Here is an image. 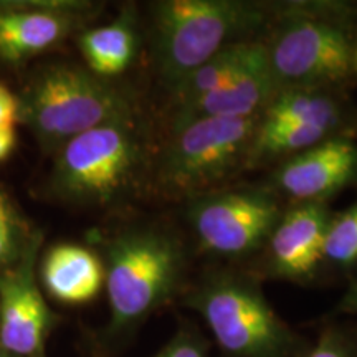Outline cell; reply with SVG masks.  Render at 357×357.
<instances>
[{"label": "cell", "mask_w": 357, "mask_h": 357, "mask_svg": "<svg viewBox=\"0 0 357 357\" xmlns=\"http://www.w3.org/2000/svg\"><path fill=\"white\" fill-rule=\"evenodd\" d=\"M339 310L342 312H347V314H357V280L351 284L349 291L346 293V296L342 298Z\"/></svg>", "instance_id": "cell-24"}, {"label": "cell", "mask_w": 357, "mask_h": 357, "mask_svg": "<svg viewBox=\"0 0 357 357\" xmlns=\"http://www.w3.org/2000/svg\"><path fill=\"white\" fill-rule=\"evenodd\" d=\"M42 280L56 301L84 305L100 294L105 284V266L91 250L75 243H61L45 255Z\"/></svg>", "instance_id": "cell-14"}, {"label": "cell", "mask_w": 357, "mask_h": 357, "mask_svg": "<svg viewBox=\"0 0 357 357\" xmlns=\"http://www.w3.org/2000/svg\"><path fill=\"white\" fill-rule=\"evenodd\" d=\"M151 10L154 65L171 93L227 47L263 40L278 7L245 0H162Z\"/></svg>", "instance_id": "cell-1"}, {"label": "cell", "mask_w": 357, "mask_h": 357, "mask_svg": "<svg viewBox=\"0 0 357 357\" xmlns=\"http://www.w3.org/2000/svg\"><path fill=\"white\" fill-rule=\"evenodd\" d=\"M323 261L339 268H349L357 263V204L329 218L323 243Z\"/></svg>", "instance_id": "cell-18"}, {"label": "cell", "mask_w": 357, "mask_h": 357, "mask_svg": "<svg viewBox=\"0 0 357 357\" xmlns=\"http://www.w3.org/2000/svg\"><path fill=\"white\" fill-rule=\"evenodd\" d=\"M185 248L172 231L146 227L108 243L105 281L111 328L139 323L177 296L185 278Z\"/></svg>", "instance_id": "cell-4"}, {"label": "cell", "mask_w": 357, "mask_h": 357, "mask_svg": "<svg viewBox=\"0 0 357 357\" xmlns=\"http://www.w3.org/2000/svg\"><path fill=\"white\" fill-rule=\"evenodd\" d=\"M225 357H303L310 344L273 310L253 276L230 268L205 273L185 296Z\"/></svg>", "instance_id": "cell-2"}, {"label": "cell", "mask_w": 357, "mask_h": 357, "mask_svg": "<svg viewBox=\"0 0 357 357\" xmlns=\"http://www.w3.org/2000/svg\"><path fill=\"white\" fill-rule=\"evenodd\" d=\"M303 357H357V329L344 324L326 326Z\"/></svg>", "instance_id": "cell-19"}, {"label": "cell", "mask_w": 357, "mask_h": 357, "mask_svg": "<svg viewBox=\"0 0 357 357\" xmlns=\"http://www.w3.org/2000/svg\"><path fill=\"white\" fill-rule=\"evenodd\" d=\"M153 357H211V347L197 329L182 326L171 341Z\"/></svg>", "instance_id": "cell-20"}, {"label": "cell", "mask_w": 357, "mask_h": 357, "mask_svg": "<svg viewBox=\"0 0 357 357\" xmlns=\"http://www.w3.org/2000/svg\"><path fill=\"white\" fill-rule=\"evenodd\" d=\"M276 93L278 89L268 68L265 55L223 88L197 101L172 109L171 124L197 118H255L261 116Z\"/></svg>", "instance_id": "cell-13"}, {"label": "cell", "mask_w": 357, "mask_h": 357, "mask_svg": "<svg viewBox=\"0 0 357 357\" xmlns=\"http://www.w3.org/2000/svg\"><path fill=\"white\" fill-rule=\"evenodd\" d=\"M329 213L326 204H294L283 212L266 242V270L275 278L306 281L323 261Z\"/></svg>", "instance_id": "cell-11"}, {"label": "cell", "mask_w": 357, "mask_h": 357, "mask_svg": "<svg viewBox=\"0 0 357 357\" xmlns=\"http://www.w3.org/2000/svg\"><path fill=\"white\" fill-rule=\"evenodd\" d=\"M0 357H7V356H3V354H2V352H0Z\"/></svg>", "instance_id": "cell-26"}, {"label": "cell", "mask_w": 357, "mask_h": 357, "mask_svg": "<svg viewBox=\"0 0 357 357\" xmlns=\"http://www.w3.org/2000/svg\"><path fill=\"white\" fill-rule=\"evenodd\" d=\"M260 116L243 119L197 118L171 124V134L154 162L160 194L194 200L217 190L248 166Z\"/></svg>", "instance_id": "cell-5"}, {"label": "cell", "mask_w": 357, "mask_h": 357, "mask_svg": "<svg viewBox=\"0 0 357 357\" xmlns=\"http://www.w3.org/2000/svg\"><path fill=\"white\" fill-rule=\"evenodd\" d=\"M266 55L265 42L252 40V42L235 43L218 52L215 56L207 60L199 68L182 79L171 91L172 109L189 105L211 95L234 82L236 77L248 70L250 66L260 61Z\"/></svg>", "instance_id": "cell-16"}, {"label": "cell", "mask_w": 357, "mask_h": 357, "mask_svg": "<svg viewBox=\"0 0 357 357\" xmlns=\"http://www.w3.org/2000/svg\"><path fill=\"white\" fill-rule=\"evenodd\" d=\"M78 45L93 75L105 79L118 77L131 66L136 56V20L131 13H123L108 25L84 30Z\"/></svg>", "instance_id": "cell-17"}, {"label": "cell", "mask_w": 357, "mask_h": 357, "mask_svg": "<svg viewBox=\"0 0 357 357\" xmlns=\"http://www.w3.org/2000/svg\"><path fill=\"white\" fill-rule=\"evenodd\" d=\"M17 142L15 128L10 126H0V162L6 160L12 154L13 147Z\"/></svg>", "instance_id": "cell-23"}, {"label": "cell", "mask_w": 357, "mask_h": 357, "mask_svg": "<svg viewBox=\"0 0 357 357\" xmlns=\"http://www.w3.org/2000/svg\"><path fill=\"white\" fill-rule=\"evenodd\" d=\"M354 68L357 70V43H356V50H354Z\"/></svg>", "instance_id": "cell-25"}, {"label": "cell", "mask_w": 357, "mask_h": 357, "mask_svg": "<svg viewBox=\"0 0 357 357\" xmlns=\"http://www.w3.org/2000/svg\"><path fill=\"white\" fill-rule=\"evenodd\" d=\"M83 7L10 8L0 10V58L17 63L48 50L77 29Z\"/></svg>", "instance_id": "cell-12"}, {"label": "cell", "mask_w": 357, "mask_h": 357, "mask_svg": "<svg viewBox=\"0 0 357 357\" xmlns=\"http://www.w3.org/2000/svg\"><path fill=\"white\" fill-rule=\"evenodd\" d=\"M146 159L136 119L102 124L60 146L53 178L65 197L109 204L136 184Z\"/></svg>", "instance_id": "cell-7"}, {"label": "cell", "mask_w": 357, "mask_h": 357, "mask_svg": "<svg viewBox=\"0 0 357 357\" xmlns=\"http://www.w3.org/2000/svg\"><path fill=\"white\" fill-rule=\"evenodd\" d=\"M187 205V220L200 248L220 257L260 250L284 212L278 195L263 187L217 189Z\"/></svg>", "instance_id": "cell-8"}, {"label": "cell", "mask_w": 357, "mask_h": 357, "mask_svg": "<svg viewBox=\"0 0 357 357\" xmlns=\"http://www.w3.org/2000/svg\"><path fill=\"white\" fill-rule=\"evenodd\" d=\"M20 119V102L10 89L0 84V126L15 128Z\"/></svg>", "instance_id": "cell-22"}, {"label": "cell", "mask_w": 357, "mask_h": 357, "mask_svg": "<svg viewBox=\"0 0 357 357\" xmlns=\"http://www.w3.org/2000/svg\"><path fill=\"white\" fill-rule=\"evenodd\" d=\"M19 102L20 119L58 147L102 124L136 119L131 96L108 79L71 65L43 68Z\"/></svg>", "instance_id": "cell-6"}, {"label": "cell", "mask_w": 357, "mask_h": 357, "mask_svg": "<svg viewBox=\"0 0 357 357\" xmlns=\"http://www.w3.org/2000/svg\"><path fill=\"white\" fill-rule=\"evenodd\" d=\"M265 124H318L349 134V111L334 89H283L260 116Z\"/></svg>", "instance_id": "cell-15"}, {"label": "cell", "mask_w": 357, "mask_h": 357, "mask_svg": "<svg viewBox=\"0 0 357 357\" xmlns=\"http://www.w3.org/2000/svg\"><path fill=\"white\" fill-rule=\"evenodd\" d=\"M40 242L33 240L12 270L0 275V344L24 357L42 354L53 316L35 281V258Z\"/></svg>", "instance_id": "cell-10"}, {"label": "cell", "mask_w": 357, "mask_h": 357, "mask_svg": "<svg viewBox=\"0 0 357 357\" xmlns=\"http://www.w3.org/2000/svg\"><path fill=\"white\" fill-rule=\"evenodd\" d=\"M17 245V223L12 207L0 192V266L10 260Z\"/></svg>", "instance_id": "cell-21"}, {"label": "cell", "mask_w": 357, "mask_h": 357, "mask_svg": "<svg viewBox=\"0 0 357 357\" xmlns=\"http://www.w3.org/2000/svg\"><path fill=\"white\" fill-rule=\"evenodd\" d=\"M357 182V142L337 136L281 160L271 176V190L294 204L326 200Z\"/></svg>", "instance_id": "cell-9"}, {"label": "cell", "mask_w": 357, "mask_h": 357, "mask_svg": "<svg viewBox=\"0 0 357 357\" xmlns=\"http://www.w3.org/2000/svg\"><path fill=\"white\" fill-rule=\"evenodd\" d=\"M336 6L291 3L278 7L263 38L268 68L278 91L334 89L354 73L356 42Z\"/></svg>", "instance_id": "cell-3"}]
</instances>
